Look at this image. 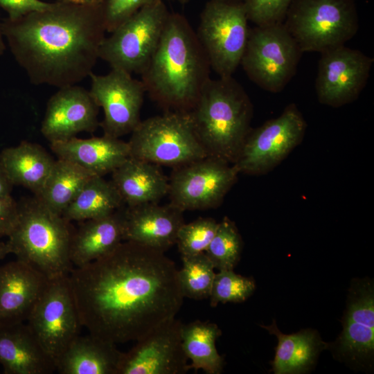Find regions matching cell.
<instances>
[{
    "mask_svg": "<svg viewBox=\"0 0 374 374\" xmlns=\"http://www.w3.org/2000/svg\"><path fill=\"white\" fill-rule=\"evenodd\" d=\"M6 49L5 39L2 31V21L0 19V56H1Z\"/></svg>",
    "mask_w": 374,
    "mask_h": 374,
    "instance_id": "42",
    "label": "cell"
},
{
    "mask_svg": "<svg viewBox=\"0 0 374 374\" xmlns=\"http://www.w3.org/2000/svg\"><path fill=\"white\" fill-rule=\"evenodd\" d=\"M181 4H186L191 1L192 0H177Z\"/></svg>",
    "mask_w": 374,
    "mask_h": 374,
    "instance_id": "43",
    "label": "cell"
},
{
    "mask_svg": "<svg viewBox=\"0 0 374 374\" xmlns=\"http://www.w3.org/2000/svg\"><path fill=\"white\" fill-rule=\"evenodd\" d=\"M159 0H103L100 8L106 32L111 33L141 8Z\"/></svg>",
    "mask_w": 374,
    "mask_h": 374,
    "instance_id": "36",
    "label": "cell"
},
{
    "mask_svg": "<svg viewBox=\"0 0 374 374\" xmlns=\"http://www.w3.org/2000/svg\"><path fill=\"white\" fill-rule=\"evenodd\" d=\"M189 113L207 156L234 164L251 130L253 105L243 87L232 76L210 78Z\"/></svg>",
    "mask_w": 374,
    "mask_h": 374,
    "instance_id": "4",
    "label": "cell"
},
{
    "mask_svg": "<svg viewBox=\"0 0 374 374\" xmlns=\"http://www.w3.org/2000/svg\"><path fill=\"white\" fill-rule=\"evenodd\" d=\"M183 324L165 323L123 353L117 374H184L190 370L183 347Z\"/></svg>",
    "mask_w": 374,
    "mask_h": 374,
    "instance_id": "16",
    "label": "cell"
},
{
    "mask_svg": "<svg viewBox=\"0 0 374 374\" xmlns=\"http://www.w3.org/2000/svg\"><path fill=\"white\" fill-rule=\"evenodd\" d=\"M0 364L6 374H49L56 371L54 359L24 322L0 324Z\"/></svg>",
    "mask_w": 374,
    "mask_h": 374,
    "instance_id": "21",
    "label": "cell"
},
{
    "mask_svg": "<svg viewBox=\"0 0 374 374\" xmlns=\"http://www.w3.org/2000/svg\"><path fill=\"white\" fill-rule=\"evenodd\" d=\"M123 352L89 333L78 335L56 361L61 374H117Z\"/></svg>",
    "mask_w": 374,
    "mask_h": 374,
    "instance_id": "25",
    "label": "cell"
},
{
    "mask_svg": "<svg viewBox=\"0 0 374 374\" xmlns=\"http://www.w3.org/2000/svg\"><path fill=\"white\" fill-rule=\"evenodd\" d=\"M181 260L178 278L184 296L195 300L209 298L215 275L213 262L204 252L181 256Z\"/></svg>",
    "mask_w": 374,
    "mask_h": 374,
    "instance_id": "31",
    "label": "cell"
},
{
    "mask_svg": "<svg viewBox=\"0 0 374 374\" xmlns=\"http://www.w3.org/2000/svg\"><path fill=\"white\" fill-rule=\"evenodd\" d=\"M321 54L315 82L319 101L338 107L356 100L366 84L373 58L344 45Z\"/></svg>",
    "mask_w": 374,
    "mask_h": 374,
    "instance_id": "15",
    "label": "cell"
},
{
    "mask_svg": "<svg viewBox=\"0 0 374 374\" xmlns=\"http://www.w3.org/2000/svg\"><path fill=\"white\" fill-rule=\"evenodd\" d=\"M222 332L217 324L200 320L183 324L181 337L185 353L190 361V369H202L207 374H220L223 357L216 348V340Z\"/></svg>",
    "mask_w": 374,
    "mask_h": 374,
    "instance_id": "29",
    "label": "cell"
},
{
    "mask_svg": "<svg viewBox=\"0 0 374 374\" xmlns=\"http://www.w3.org/2000/svg\"><path fill=\"white\" fill-rule=\"evenodd\" d=\"M99 107L89 91L77 84L59 88L48 100L41 133L50 142L61 141L98 126Z\"/></svg>",
    "mask_w": 374,
    "mask_h": 374,
    "instance_id": "17",
    "label": "cell"
},
{
    "mask_svg": "<svg viewBox=\"0 0 374 374\" xmlns=\"http://www.w3.org/2000/svg\"><path fill=\"white\" fill-rule=\"evenodd\" d=\"M248 21L242 2L210 0L205 5L196 35L219 77L232 76L240 64L249 36Z\"/></svg>",
    "mask_w": 374,
    "mask_h": 374,
    "instance_id": "8",
    "label": "cell"
},
{
    "mask_svg": "<svg viewBox=\"0 0 374 374\" xmlns=\"http://www.w3.org/2000/svg\"><path fill=\"white\" fill-rule=\"evenodd\" d=\"M50 143L57 159L76 163L101 177L112 173L130 155L127 142L105 134L86 139L75 136Z\"/></svg>",
    "mask_w": 374,
    "mask_h": 374,
    "instance_id": "22",
    "label": "cell"
},
{
    "mask_svg": "<svg viewBox=\"0 0 374 374\" xmlns=\"http://www.w3.org/2000/svg\"><path fill=\"white\" fill-rule=\"evenodd\" d=\"M5 41L30 82L61 88L93 73L106 32L99 6L55 1L2 21Z\"/></svg>",
    "mask_w": 374,
    "mask_h": 374,
    "instance_id": "2",
    "label": "cell"
},
{
    "mask_svg": "<svg viewBox=\"0 0 374 374\" xmlns=\"http://www.w3.org/2000/svg\"><path fill=\"white\" fill-rule=\"evenodd\" d=\"M224 1H239V0H224Z\"/></svg>",
    "mask_w": 374,
    "mask_h": 374,
    "instance_id": "44",
    "label": "cell"
},
{
    "mask_svg": "<svg viewBox=\"0 0 374 374\" xmlns=\"http://www.w3.org/2000/svg\"><path fill=\"white\" fill-rule=\"evenodd\" d=\"M10 253V251L7 242L0 241V260Z\"/></svg>",
    "mask_w": 374,
    "mask_h": 374,
    "instance_id": "41",
    "label": "cell"
},
{
    "mask_svg": "<svg viewBox=\"0 0 374 374\" xmlns=\"http://www.w3.org/2000/svg\"><path fill=\"white\" fill-rule=\"evenodd\" d=\"M303 52L283 23L249 29L240 64L262 89L282 91L294 75Z\"/></svg>",
    "mask_w": 374,
    "mask_h": 374,
    "instance_id": "10",
    "label": "cell"
},
{
    "mask_svg": "<svg viewBox=\"0 0 374 374\" xmlns=\"http://www.w3.org/2000/svg\"><path fill=\"white\" fill-rule=\"evenodd\" d=\"M93 176L76 163L57 159L41 193L35 197L49 209L62 215Z\"/></svg>",
    "mask_w": 374,
    "mask_h": 374,
    "instance_id": "30",
    "label": "cell"
},
{
    "mask_svg": "<svg viewBox=\"0 0 374 374\" xmlns=\"http://www.w3.org/2000/svg\"><path fill=\"white\" fill-rule=\"evenodd\" d=\"M261 326L278 339L271 362L275 374H299L309 371L315 364L319 353L328 346L312 329L285 335L278 330L275 321L269 326Z\"/></svg>",
    "mask_w": 374,
    "mask_h": 374,
    "instance_id": "27",
    "label": "cell"
},
{
    "mask_svg": "<svg viewBox=\"0 0 374 374\" xmlns=\"http://www.w3.org/2000/svg\"><path fill=\"white\" fill-rule=\"evenodd\" d=\"M89 78V93L103 109L104 134L119 138L132 133L141 122L140 111L146 92L142 81L117 69L105 75L92 73Z\"/></svg>",
    "mask_w": 374,
    "mask_h": 374,
    "instance_id": "14",
    "label": "cell"
},
{
    "mask_svg": "<svg viewBox=\"0 0 374 374\" xmlns=\"http://www.w3.org/2000/svg\"><path fill=\"white\" fill-rule=\"evenodd\" d=\"M18 215V203L10 195L0 197V238L8 237Z\"/></svg>",
    "mask_w": 374,
    "mask_h": 374,
    "instance_id": "38",
    "label": "cell"
},
{
    "mask_svg": "<svg viewBox=\"0 0 374 374\" xmlns=\"http://www.w3.org/2000/svg\"><path fill=\"white\" fill-rule=\"evenodd\" d=\"M242 249V241L234 222L224 217L218 222L217 231L205 251L206 255L218 270L233 269Z\"/></svg>",
    "mask_w": 374,
    "mask_h": 374,
    "instance_id": "32",
    "label": "cell"
},
{
    "mask_svg": "<svg viewBox=\"0 0 374 374\" xmlns=\"http://www.w3.org/2000/svg\"><path fill=\"white\" fill-rule=\"evenodd\" d=\"M255 288L252 278L237 274L233 269L219 270L213 280L210 305L216 307L219 303L243 302L253 294Z\"/></svg>",
    "mask_w": 374,
    "mask_h": 374,
    "instance_id": "33",
    "label": "cell"
},
{
    "mask_svg": "<svg viewBox=\"0 0 374 374\" xmlns=\"http://www.w3.org/2000/svg\"><path fill=\"white\" fill-rule=\"evenodd\" d=\"M165 252L130 241L73 267L68 279L80 323L112 342L138 341L175 318L184 295Z\"/></svg>",
    "mask_w": 374,
    "mask_h": 374,
    "instance_id": "1",
    "label": "cell"
},
{
    "mask_svg": "<svg viewBox=\"0 0 374 374\" xmlns=\"http://www.w3.org/2000/svg\"><path fill=\"white\" fill-rule=\"evenodd\" d=\"M338 354L353 363L365 365L374 354V290L366 280L353 283L343 330L335 343Z\"/></svg>",
    "mask_w": 374,
    "mask_h": 374,
    "instance_id": "18",
    "label": "cell"
},
{
    "mask_svg": "<svg viewBox=\"0 0 374 374\" xmlns=\"http://www.w3.org/2000/svg\"><path fill=\"white\" fill-rule=\"evenodd\" d=\"M123 208L98 218L82 221L73 231L70 260L81 267L112 252L123 242Z\"/></svg>",
    "mask_w": 374,
    "mask_h": 374,
    "instance_id": "23",
    "label": "cell"
},
{
    "mask_svg": "<svg viewBox=\"0 0 374 374\" xmlns=\"http://www.w3.org/2000/svg\"><path fill=\"white\" fill-rule=\"evenodd\" d=\"M218 226V222L211 217H200L185 222L179 228L176 243L181 256L205 252Z\"/></svg>",
    "mask_w": 374,
    "mask_h": 374,
    "instance_id": "34",
    "label": "cell"
},
{
    "mask_svg": "<svg viewBox=\"0 0 374 374\" xmlns=\"http://www.w3.org/2000/svg\"><path fill=\"white\" fill-rule=\"evenodd\" d=\"M123 204L112 181L95 175L87 182L62 216L69 222H82L108 215Z\"/></svg>",
    "mask_w": 374,
    "mask_h": 374,
    "instance_id": "28",
    "label": "cell"
},
{
    "mask_svg": "<svg viewBox=\"0 0 374 374\" xmlns=\"http://www.w3.org/2000/svg\"><path fill=\"white\" fill-rule=\"evenodd\" d=\"M306 127L296 105H287L279 116L250 130L233 165L239 173H267L301 143Z\"/></svg>",
    "mask_w": 374,
    "mask_h": 374,
    "instance_id": "11",
    "label": "cell"
},
{
    "mask_svg": "<svg viewBox=\"0 0 374 374\" xmlns=\"http://www.w3.org/2000/svg\"><path fill=\"white\" fill-rule=\"evenodd\" d=\"M210 64L188 21L168 15L159 44L141 72L151 98L172 111L189 112L210 78Z\"/></svg>",
    "mask_w": 374,
    "mask_h": 374,
    "instance_id": "3",
    "label": "cell"
},
{
    "mask_svg": "<svg viewBox=\"0 0 374 374\" xmlns=\"http://www.w3.org/2000/svg\"><path fill=\"white\" fill-rule=\"evenodd\" d=\"M183 211L169 204H145L123 208V240L165 252L176 244L184 223Z\"/></svg>",
    "mask_w": 374,
    "mask_h": 374,
    "instance_id": "19",
    "label": "cell"
},
{
    "mask_svg": "<svg viewBox=\"0 0 374 374\" xmlns=\"http://www.w3.org/2000/svg\"><path fill=\"white\" fill-rule=\"evenodd\" d=\"M285 20L303 53L344 45L359 28L354 0H293Z\"/></svg>",
    "mask_w": 374,
    "mask_h": 374,
    "instance_id": "6",
    "label": "cell"
},
{
    "mask_svg": "<svg viewBox=\"0 0 374 374\" xmlns=\"http://www.w3.org/2000/svg\"><path fill=\"white\" fill-rule=\"evenodd\" d=\"M55 160L39 145L22 141L3 149L0 163L12 185L21 186L38 195Z\"/></svg>",
    "mask_w": 374,
    "mask_h": 374,
    "instance_id": "26",
    "label": "cell"
},
{
    "mask_svg": "<svg viewBox=\"0 0 374 374\" xmlns=\"http://www.w3.org/2000/svg\"><path fill=\"white\" fill-rule=\"evenodd\" d=\"M12 187V184L9 180L0 163V197L10 195Z\"/></svg>",
    "mask_w": 374,
    "mask_h": 374,
    "instance_id": "39",
    "label": "cell"
},
{
    "mask_svg": "<svg viewBox=\"0 0 374 374\" xmlns=\"http://www.w3.org/2000/svg\"><path fill=\"white\" fill-rule=\"evenodd\" d=\"M49 280L18 259L0 265V324L27 321Z\"/></svg>",
    "mask_w": 374,
    "mask_h": 374,
    "instance_id": "20",
    "label": "cell"
},
{
    "mask_svg": "<svg viewBox=\"0 0 374 374\" xmlns=\"http://www.w3.org/2000/svg\"><path fill=\"white\" fill-rule=\"evenodd\" d=\"M293 0H242L248 20L256 26L283 23Z\"/></svg>",
    "mask_w": 374,
    "mask_h": 374,
    "instance_id": "35",
    "label": "cell"
},
{
    "mask_svg": "<svg viewBox=\"0 0 374 374\" xmlns=\"http://www.w3.org/2000/svg\"><path fill=\"white\" fill-rule=\"evenodd\" d=\"M52 3L41 0H0V6L8 13L9 19H15L33 12L42 11Z\"/></svg>",
    "mask_w": 374,
    "mask_h": 374,
    "instance_id": "37",
    "label": "cell"
},
{
    "mask_svg": "<svg viewBox=\"0 0 374 374\" xmlns=\"http://www.w3.org/2000/svg\"><path fill=\"white\" fill-rule=\"evenodd\" d=\"M55 1L77 5L99 6H100L103 0H55Z\"/></svg>",
    "mask_w": 374,
    "mask_h": 374,
    "instance_id": "40",
    "label": "cell"
},
{
    "mask_svg": "<svg viewBox=\"0 0 374 374\" xmlns=\"http://www.w3.org/2000/svg\"><path fill=\"white\" fill-rule=\"evenodd\" d=\"M69 222L37 197L18 203L16 223L8 236L10 253L49 280L69 275L73 269Z\"/></svg>",
    "mask_w": 374,
    "mask_h": 374,
    "instance_id": "5",
    "label": "cell"
},
{
    "mask_svg": "<svg viewBox=\"0 0 374 374\" xmlns=\"http://www.w3.org/2000/svg\"><path fill=\"white\" fill-rule=\"evenodd\" d=\"M169 14L163 0L141 8L104 38L99 58L112 69L141 74L159 44Z\"/></svg>",
    "mask_w": 374,
    "mask_h": 374,
    "instance_id": "9",
    "label": "cell"
},
{
    "mask_svg": "<svg viewBox=\"0 0 374 374\" xmlns=\"http://www.w3.org/2000/svg\"><path fill=\"white\" fill-rule=\"evenodd\" d=\"M238 173L233 164L208 156L176 167L169 181L170 204L183 211L215 208Z\"/></svg>",
    "mask_w": 374,
    "mask_h": 374,
    "instance_id": "12",
    "label": "cell"
},
{
    "mask_svg": "<svg viewBox=\"0 0 374 374\" xmlns=\"http://www.w3.org/2000/svg\"><path fill=\"white\" fill-rule=\"evenodd\" d=\"M129 140L130 157L175 168L207 157L189 112L169 111L141 121Z\"/></svg>",
    "mask_w": 374,
    "mask_h": 374,
    "instance_id": "7",
    "label": "cell"
},
{
    "mask_svg": "<svg viewBox=\"0 0 374 374\" xmlns=\"http://www.w3.org/2000/svg\"><path fill=\"white\" fill-rule=\"evenodd\" d=\"M111 181L129 207L157 203L169 190V181L159 166L132 157L112 172Z\"/></svg>",
    "mask_w": 374,
    "mask_h": 374,
    "instance_id": "24",
    "label": "cell"
},
{
    "mask_svg": "<svg viewBox=\"0 0 374 374\" xmlns=\"http://www.w3.org/2000/svg\"><path fill=\"white\" fill-rule=\"evenodd\" d=\"M26 321L56 365L82 327L68 276L49 280Z\"/></svg>",
    "mask_w": 374,
    "mask_h": 374,
    "instance_id": "13",
    "label": "cell"
}]
</instances>
